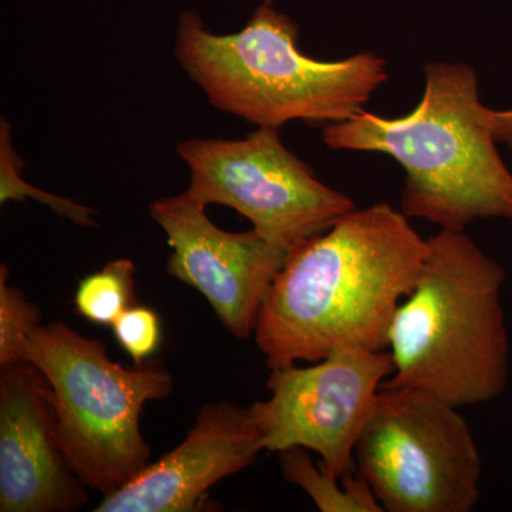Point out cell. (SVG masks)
<instances>
[{
    "label": "cell",
    "instance_id": "1",
    "mask_svg": "<svg viewBox=\"0 0 512 512\" xmlns=\"http://www.w3.org/2000/svg\"><path fill=\"white\" fill-rule=\"evenodd\" d=\"M427 241L387 202L353 210L296 248L255 326L269 369L342 349L387 350L394 313L412 292Z\"/></svg>",
    "mask_w": 512,
    "mask_h": 512
},
{
    "label": "cell",
    "instance_id": "2",
    "mask_svg": "<svg viewBox=\"0 0 512 512\" xmlns=\"http://www.w3.org/2000/svg\"><path fill=\"white\" fill-rule=\"evenodd\" d=\"M424 77L423 99L412 113L387 119L357 111L326 124L323 143L330 150L387 154L402 165L406 217L448 231L478 220H512V173L495 147L476 70L430 62Z\"/></svg>",
    "mask_w": 512,
    "mask_h": 512
},
{
    "label": "cell",
    "instance_id": "3",
    "mask_svg": "<svg viewBox=\"0 0 512 512\" xmlns=\"http://www.w3.org/2000/svg\"><path fill=\"white\" fill-rule=\"evenodd\" d=\"M505 271L464 231L440 229L412 292L394 313L383 387H412L453 406L497 399L510 379Z\"/></svg>",
    "mask_w": 512,
    "mask_h": 512
},
{
    "label": "cell",
    "instance_id": "4",
    "mask_svg": "<svg viewBox=\"0 0 512 512\" xmlns=\"http://www.w3.org/2000/svg\"><path fill=\"white\" fill-rule=\"evenodd\" d=\"M298 36V25L269 3L231 35L208 32L187 12L178 20L174 56L215 109L258 127L349 120L389 77L375 52L325 62L303 55Z\"/></svg>",
    "mask_w": 512,
    "mask_h": 512
},
{
    "label": "cell",
    "instance_id": "5",
    "mask_svg": "<svg viewBox=\"0 0 512 512\" xmlns=\"http://www.w3.org/2000/svg\"><path fill=\"white\" fill-rule=\"evenodd\" d=\"M26 362L53 390L56 434L64 457L87 488L110 495L150 464L140 429L148 402L173 392V376L160 360L124 367L107 355L101 340L53 322L29 340Z\"/></svg>",
    "mask_w": 512,
    "mask_h": 512
},
{
    "label": "cell",
    "instance_id": "6",
    "mask_svg": "<svg viewBox=\"0 0 512 512\" xmlns=\"http://www.w3.org/2000/svg\"><path fill=\"white\" fill-rule=\"evenodd\" d=\"M458 407L412 387H382L355 446L356 470L384 511L470 512L483 460Z\"/></svg>",
    "mask_w": 512,
    "mask_h": 512
},
{
    "label": "cell",
    "instance_id": "7",
    "mask_svg": "<svg viewBox=\"0 0 512 512\" xmlns=\"http://www.w3.org/2000/svg\"><path fill=\"white\" fill-rule=\"evenodd\" d=\"M177 153L190 170L191 197L239 212L289 254L356 210L286 148L279 128L259 127L241 140H185Z\"/></svg>",
    "mask_w": 512,
    "mask_h": 512
},
{
    "label": "cell",
    "instance_id": "8",
    "mask_svg": "<svg viewBox=\"0 0 512 512\" xmlns=\"http://www.w3.org/2000/svg\"><path fill=\"white\" fill-rule=\"evenodd\" d=\"M389 350L342 349L312 366L271 369V396L251 404L265 451L302 447L338 476L356 471L355 446L387 377Z\"/></svg>",
    "mask_w": 512,
    "mask_h": 512
},
{
    "label": "cell",
    "instance_id": "9",
    "mask_svg": "<svg viewBox=\"0 0 512 512\" xmlns=\"http://www.w3.org/2000/svg\"><path fill=\"white\" fill-rule=\"evenodd\" d=\"M205 210L207 205L187 191L151 204V218L173 249L167 272L204 295L234 338L248 339L291 254L254 228L245 232L218 228Z\"/></svg>",
    "mask_w": 512,
    "mask_h": 512
},
{
    "label": "cell",
    "instance_id": "10",
    "mask_svg": "<svg viewBox=\"0 0 512 512\" xmlns=\"http://www.w3.org/2000/svg\"><path fill=\"white\" fill-rule=\"evenodd\" d=\"M56 434L53 390L22 360L0 375V511L73 512L89 501Z\"/></svg>",
    "mask_w": 512,
    "mask_h": 512
},
{
    "label": "cell",
    "instance_id": "11",
    "mask_svg": "<svg viewBox=\"0 0 512 512\" xmlns=\"http://www.w3.org/2000/svg\"><path fill=\"white\" fill-rule=\"evenodd\" d=\"M262 451V433L251 406L205 404L174 450L148 464L126 487L106 495L94 511H200L211 487L254 464Z\"/></svg>",
    "mask_w": 512,
    "mask_h": 512
},
{
    "label": "cell",
    "instance_id": "12",
    "mask_svg": "<svg viewBox=\"0 0 512 512\" xmlns=\"http://www.w3.org/2000/svg\"><path fill=\"white\" fill-rule=\"evenodd\" d=\"M285 480L301 487L322 512H383L372 487L359 471L338 476L312 460L311 451L292 447L281 451Z\"/></svg>",
    "mask_w": 512,
    "mask_h": 512
},
{
    "label": "cell",
    "instance_id": "13",
    "mask_svg": "<svg viewBox=\"0 0 512 512\" xmlns=\"http://www.w3.org/2000/svg\"><path fill=\"white\" fill-rule=\"evenodd\" d=\"M134 271L133 262L121 258L86 276L74 296L79 315L96 325L113 326L134 305Z\"/></svg>",
    "mask_w": 512,
    "mask_h": 512
},
{
    "label": "cell",
    "instance_id": "14",
    "mask_svg": "<svg viewBox=\"0 0 512 512\" xmlns=\"http://www.w3.org/2000/svg\"><path fill=\"white\" fill-rule=\"evenodd\" d=\"M8 266L0 268V366L25 360L33 333L40 326L42 313L25 293L8 285Z\"/></svg>",
    "mask_w": 512,
    "mask_h": 512
},
{
    "label": "cell",
    "instance_id": "15",
    "mask_svg": "<svg viewBox=\"0 0 512 512\" xmlns=\"http://www.w3.org/2000/svg\"><path fill=\"white\" fill-rule=\"evenodd\" d=\"M10 128L5 120H2V136H0V161H2V187H0V201L2 204L12 200H25L26 197L35 198L42 204L49 205L53 211L62 217L69 218L76 224L94 225L93 215L96 210L76 204V202L66 200V198L57 197V195L47 194L35 187H29L25 181L20 180L19 167L22 161L18 154L13 151L10 143Z\"/></svg>",
    "mask_w": 512,
    "mask_h": 512
},
{
    "label": "cell",
    "instance_id": "16",
    "mask_svg": "<svg viewBox=\"0 0 512 512\" xmlns=\"http://www.w3.org/2000/svg\"><path fill=\"white\" fill-rule=\"evenodd\" d=\"M114 336L136 363H143L157 352L161 323L156 312L146 306H130L113 323Z\"/></svg>",
    "mask_w": 512,
    "mask_h": 512
},
{
    "label": "cell",
    "instance_id": "17",
    "mask_svg": "<svg viewBox=\"0 0 512 512\" xmlns=\"http://www.w3.org/2000/svg\"><path fill=\"white\" fill-rule=\"evenodd\" d=\"M491 126L497 143H503L512 150V109L491 110Z\"/></svg>",
    "mask_w": 512,
    "mask_h": 512
},
{
    "label": "cell",
    "instance_id": "18",
    "mask_svg": "<svg viewBox=\"0 0 512 512\" xmlns=\"http://www.w3.org/2000/svg\"><path fill=\"white\" fill-rule=\"evenodd\" d=\"M272 2H274V0H264V3H269V5H271Z\"/></svg>",
    "mask_w": 512,
    "mask_h": 512
}]
</instances>
